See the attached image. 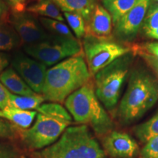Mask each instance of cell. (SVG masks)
<instances>
[{
	"mask_svg": "<svg viewBox=\"0 0 158 158\" xmlns=\"http://www.w3.org/2000/svg\"><path fill=\"white\" fill-rule=\"evenodd\" d=\"M148 37H149L150 38L155 39L156 40L158 41V29H155V30H153L152 31H149L146 34Z\"/></svg>",
	"mask_w": 158,
	"mask_h": 158,
	"instance_id": "obj_34",
	"label": "cell"
},
{
	"mask_svg": "<svg viewBox=\"0 0 158 158\" xmlns=\"http://www.w3.org/2000/svg\"><path fill=\"white\" fill-rule=\"evenodd\" d=\"M0 117L2 118V110H0Z\"/></svg>",
	"mask_w": 158,
	"mask_h": 158,
	"instance_id": "obj_35",
	"label": "cell"
},
{
	"mask_svg": "<svg viewBox=\"0 0 158 158\" xmlns=\"http://www.w3.org/2000/svg\"><path fill=\"white\" fill-rule=\"evenodd\" d=\"M14 135L13 126L7 119L0 117V138H12Z\"/></svg>",
	"mask_w": 158,
	"mask_h": 158,
	"instance_id": "obj_27",
	"label": "cell"
},
{
	"mask_svg": "<svg viewBox=\"0 0 158 158\" xmlns=\"http://www.w3.org/2000/svg\"><path fill=\"white\" fill-rule=\"evenodd\" d=\"M26 11L43 18L55 19L64 22L65 19L62 11L51 0H37L27 7Z\"/></svg>",
	"mask_w": 158,
	"mask_h": 158,
	"instance_id": "obj_16",
	"label": "cell"
},
{
	"mask_svg": "<svg viewBox=\"0 0 158 158\" xmlns=\"http://www.w3.org/2000/svg\"><path fill=\"white\" fill-rule=\"evenodd\" d=\"M63 15L76 38L78 40L84 38L86 35V23L84 18L73 13H63Z\"/></svg>",
	"mask_w": 158,
	"mask_h": 158,
	"instance_id": "obj_23",
	"label": "cell"
},
{
	"mask_svg": "<svg viewBox=\"0 0 158 158\" xmlns=\"http://www.w3.org/2000/svg\"><path fill=\"white\" fill-rule=\"evenodd\" d=\"M141 47V54L153 57L158 61V41L146 43Z\"/></svg>",
	"mask_w": 158,
	"mask_h": 158,
	"instance_id": "obj_28",
	"label": "cell"
},
{
	"mask_svg": "<svg viewBox=\"0 0 158 158\" xmlns=\"http://www.w3.org/2000/svg\"><path fill=\"white\" fill-rule=\"evenodd\" d=\"M141 56L143 57L144 59H145V60L147 61L150 65H151L152 68H154V69L157 71V73H158V61L157 59H154L153 57L152 56H148V55L143 54H141Z\"/></svg>",
	"mask_w": 158,
	"mask_h": 158,
	"instance_id": "obj_33",
	"label": "cell"
},
{
	"mask_svg": "<svg viewBox=\"0 0 158 158\" xmlns=\"http://www.w3.org/2000/svg\"><path fill=\"white\" fill-rule=\"evenodd\" d=\"M10 64V56L2 51H0V74L8 68Z\"/></svg>",
	"mask_w": 158,
	"mask_h": 158,
	"instance_id": "obj_31",
	"label": "cell"
},
{
	"mask_svg": "<svg viewBox=\"0 0 158 158\" xmlns=\"http://www.w3.org/2000/svg\"><path fill=\"white\" fill-rule=\"evenodd\" d=\"M138 1L139 0H102V5L110 13L114 25L126 13L133 8Z\"/></svg>",
	"mask_w": 158,
	"mask_h": 158,
	"instance_id": "obj_18",
	"label": "cell"
},
{
	"mask_svg": "<svg viewBox=\"0 0 158 158\" xmlns=\"http://www.w3.org/2000/svg\"><path fill=\"white\" fill-rule=\"evenodd\" d=\"M2 118L23 129L30 127L37 116V110H21L13 106H9L2 110Z\"/></svg>",
	"mask_w": 158,
	"mask_h": 158,
	"instance_id": "obj_17",
	"label": "cell"
},
{
	"mask_svg": "<svg viewBox=\"0 0 158 158\" xmlns=\"http://www.w3.org/2000/svg\"><path fill=\"white\" fill-rule=\"evenodd\" d=\"M114 29L110 13L100 4H94L89 19L86 22V34L100 38H110Z\"/></svg>",
	"mask_w": 158,
	"mask_h": 158,
	"instance_id": "obj_13",
	"label": "cell"
},
{
	"mask_svg": "<svg viewBox=\"0 0 158 158\" xmlns=\"http://www.w3.org/2000/svg\"><path fill=\"white\" fill-rule=\"evenodd\" d=\"M21 40L10 23L5 20L0 21V51L17 48Z\"/></svg>",
	"mask_w": 158,
	"mask_h": 158,
	"instance_id": "obj_19",
	"label": "cell"
},
{
	"mask_svg": "<svg viewBox=\"0 0 158 158\" xmlns=\"http://www.w3.org/2000/svg\"><path fill=\"white\" fill-rule=\"evenodd\" d=\"M36 110L35 124L22 133L23 142L31 149H44L54 143L72 123V116L62 104L43 103Z\"/></svg>",
	"mask_w": 158,
	"mask_h": 158,
	"instance_id": "obj_3",
	"label": "cell"
},
{
	"mask_svg": "<svg viewBox=\"0 0 158 158\" xmlns=\"http://www.w3.org/2000/svg\"><path fill=\"white\" fill-rule=\"evenodd\" d=\"M0 158H18V152L10 144L0 143Z\"/></svg>",
	"mask_w": 158,
	"mask_h": 158,
	"instance_id": "obj_29",
	"label": "cell"
},
{
	"mask_svg": "<svg viewBox=\"0 0 158 158\" xmlns=\"http://www.w3.org/2000/svg\"><path fill=\"white\" fill-rule=\"evenodd\" d=\"M31 158H105V152L88 126L81 124L67 128L58 141Z\"/></svg>",
	"mask_w": 158,
	"mask_h": 158,
	"instance_id": "obj_4",
	"label": "cell"
},
{
	"mask_svg": "<svg viewBox=\"0 0 158 158\" xmlns=\"http://www.w3.org/2000/svg\"><path fill=\"white\" fill-rule=\"evenodd\" d=\"M10 23L17 32L21 42L26 45L41 42L49 35L41 24L40 20L27 11L15 13L10 15Z\"/></svg>",
	"mask_w": 158,
	"mask_h": 158,
	"instance_id": "obj_11",
	"label": "cell"
},
{
	"mask_svg": "<svg viewBox=\"0 0 158 158\" xmlns=\"http://www.w3.org/2000/svg\"><path fill=\"white\" fill-rule=\"evenodd\" d=\"M64 103L75 122L89 126L98 135H106L113 130V121L97 98L90 82L71 94Z\"/></svg>",
	"mask_w": 158,
	"mask_h": 158,
	"instance_id": "obj_5",
	"label": "cell"
},
{
	"mask_svg": "<svg viewBox=\"0 0 158 158\" xmlns=\"http://www.w3.org/2000/svg\"><path fill=\"white\" fill-rule=\"evenodd\" d=\"M157 2H158V0H157Z\"/></svg>",
	"mask_w": 158,
	"mask_h": 158,
	"instance_id": "obj_37",
	"label": "cell"
},
{
	"mask_svg": "<svg viewBox=\"0 0 158 158\" xmlns=\"http://www.w3.org/2000/svg\"><path fill=\"white\" fill-rule=\"evenodd\" d=\"M39 20L45 30L51 33V35L69 38H76L70 27L64 22L43 17L40 18Z\"/></svg>",
	"mask_w": 158,
	"mask_h": 158,
	"instance_id": "obj_22",
	"label": "cell"
},
{
	"mask_svg": "<svg viewBox=\"0 0 158 158\" xmlns=\"http://www.w3.org/2000/svg\"><path fill=\"white\" fill-rule=\"evenodd\" d=\"M135 54L133 51L118 57L94 75L97 98L107 110L116 108L124 82L129 78Z\"/></svg>",
	"mask_w": 158,
	"mask_h": 158,
	"instance_id": "obj_6",
	"label": "cell"
},
{
	"mask_svg": "<svg viewBox=\"0 0 158 158\" xmlns=\"http://www.w3.org/2000/svg\"><path fill=\"white\" fill-rule=\"evenodd\" d=\"M10 7L5 2L0 0V21L5 20L8 15Z\"/></svg>",
	"mask_w": 158,
	"mask_h": 158,
	"instance_id": "obj_32",
	"label": "cell"
},
{
	"mask_svg": "<svg viewBox=\"0 0 158 158\" xmlns=\"http://www.w3.org/2000/svg\"><path fill=\"white\" fill-rule=\"evenodd\" d=\"M45 100L42 94H40L32 96H21L10 93V106L21 110H36Z\"/></svg>",
	"mask_w": 158,
	"mask_h": 158,
	"instance_id": "obj_21",
	"label": "cell"
},
{
	"mask_svg": "<svg viewBox=\"0 0 158 158\" xmlns=\"http://www.w3.org/2000/svg\"><path fill=\"white\" fill-rule=\"evenodd\" d=\"M102 146L104 152L114 158H134L140 152L137 142L123 132L112 130L104 135Z\"/></svg>",
	"mask_w": 158,
	"mask_h": 158,
	"instance_id": "obj_12",
	"label": "cell"
},
{
	"mask_svg": "<svg viewBox=\"0 0 158 158\" xmlns=\"http://www.w3.org/2000/svg\"><path fill=\"white\" fill-rule=\"evenodd\" d=\"M151 5L152 0H139L114 25V35L118 41L130 43L135 40Z\"/></svg>",
	"mask_w": 158,
	"mask_h": 158,
	"instance_id": "obj_9",
	"label": "cell"
},
{
	"mask_svg": "<svg viewBox=\"0 0 158 158\" xmlns=\"http://www.w3.org/2000/svg\"><path fill=\"white\" fill-rule=\"evenodd\" d=\"M37 0H7V3L12 11L15 13H21L26 11L27 7L31 4L34 3Z\"/></svg>",
	"mask_w": 158,
	"mask_h": 158,
	"instance_id": "obj_26",
	"label": "cell"
},
{
	"mask_svg": "<svg viewBox=\"0 0 158 158\" xmlns=\"http://www.w3.org/2000/svg\"><path fill=\"white\" fill-rule=\"evenodd\" d=\"M134 133L138 140L144 143L158 136V111L147 122L135 126Z\"/></svg>",
	"mask_w": 158,
	"mask_h": 158,
	"instance_id": "obj_20",
	"label": "cell"
},
{
	"mask_svg": "<svg viewBox=\"0 0 158 158\" xmlns=\"http://www.w3.org/2000/svg\"><path fill=\"white\" fill-rule=\"evenodd\" d=\"M0 81L12 94L21 96H32L37 94L27 84L13 67H9L0 74Z\"/></svg>",
	"mask_w": 158,
	"mask_h": 158,
	"instance_id": "obj_14",
	"label": "cell"
},
{
	"mask_svg": "<svg viewBox=\"0 0 158 158\" xmlns=\"http://www.w3.org/2000/svg\"><path fill=\"white\" fill-rule=\"evenodd\" d=\"M63 13L81 15L87 22L94 8L93 0H51Z\"/></svg>",
	"mask_w": 158,
	"mask_h": 158,
	"instance_id": "obj_15",
	"label": "cell"
},
{
	"mask_svg": "<svg viewBox=\"0 0 158 158\" xmlns=\"http://www.w3.org/2000/svg\"><path fill=\"white\" fill-rule=\"evenodd\" d=\"M84 54L70 57L47 70L42 95L51 102L63 103L78 89L90 81Z\"/></svg>",
	"mask_w": 158,
	"mask_h": 158,
	"instance_id": "obj_2",
	"label": "cell"
},
{
	"mask_svg": "<svg viewBox=\"0 0 158 158\" xmlns=\"http://www.w3.org/2000/svg\"><path fill=\"white\" fill-rule=\"evenodd\" d=\"M10 92L4 86L2 83L0 81V110H1L10 106Z\"/></svg>",
	"mask_w": 158,
	"mask_h": 158,
	"instance_id": "obj_30",
	"label": "cell"
},
{
	"mask_svg": "<svg viewBox=\"0 0 158 158\" xmlns=\"http://www.w3.org/2000/svg\"><path fill=\"white\" fill-rule=\"evenodd\" d=\"M24 51L47 67H52L64 59L82 54L83 51L78 39L50 35L41 42L25 45Z\"/></svg>",
	"mask_w": 158,
	"mask_h": 158,
	"instance_id": "obj_7",
	"label": "cell"
},
{
	"mask_svg": "<svg viewBox=\"0 0 158 158\" xmlns=\"http://www.w3.org/2000/svg\"><path fill=\"white\" fill-rule=\"evenodd\" d=\"M140 155L141 158H158V136L145 143L140 151Z\"/></svg>",
	"mask_w": 158,
	"mask_h": 158,
	"instance_id": "obj_25",
	"label": "cell"
},
{
	"mask_svg": "<svg viewBox=\"0 0 158 158\" xmlns=\"http://www.w3.org/2000/svg\"><path fill=\"white\" fill-rule=\"evenodd\" d=\"M2 1H4V2H5L7 3V0H2Z\"/></svg>",
	"mask_w": 158,
	"mask_h": 158,
	"instance_id": "obj_36",
	"label": "cell"
},
{
	"mask_svg": "<svg viewBox=\"0 0 158 158\" xmlns=\"http://www.w3.org/2000/svg\"><path fill=\"white\" fill-rule=\"evenodd\" d=\"M141 29L147 33L158 29V5H151Z\"/></svg>",
	"mask_w": 158,
	"mask_h": 158,
	"instance_id": "obj_24",
	"label": "cell"
},
{
	"mask_svg": "<svg viewBox=\"0 0 158 158\" xmlns=\"http://www.w3.org/2000/svg\"><path fill=\"white\" fill-rule=\"evenodd\" d=\"M12 67L35 93L42 94L47 66L32 57L16 53L12 59Z\"/></svg>",
	"mask_w": 158,
	"mask_h": 158,
	"instance_id": "obj_10",
	"label": "cell"
},
{
	"mask_svg": "<svg viewBox=\"0 0 158 158\" xmlns=\"http://www.w3.org/2000/svg\"><path fill=\"white\" fill-rule=\"evenodd\" d=\"M158 101V82L143 68L132 69L127 87L120 101L118 116L123 124L140 119Z\"/></svg>",
	"mask_w": 158,
	"mask_h": 158,
	"instance_id": "obj_1",
	"label": "cell"
},
{
	"mask_svg": "<svg viewBox=\"0 0 158 158\" xmlns=\"http://www.w3.org/2000/svg\"><path fill=\"white\" fill-rule=\"evenodd\" d=\"M82 50L91 76H94L118 57L131 51L110 38H100L86 34L82 39Z\"/></svg>",
	"mask_w": 158,
	"mask_h": 158,
	"instance_id": "obj_8",
	"label": "cell"
}]
</instances>
